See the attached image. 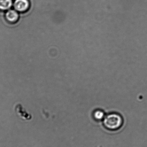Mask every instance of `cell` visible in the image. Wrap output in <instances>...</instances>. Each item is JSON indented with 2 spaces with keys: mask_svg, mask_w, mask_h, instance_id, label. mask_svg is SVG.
<instances>
[{
  "mask_svg": "<svg viewBox=\"0 0 147 147\" xmlns=\"http://www.w3.org/2000/svg\"><path fill=\"white\" fill-rule=\"evenodd\" d=\"M123 119L121 115L112 113L105 116L103 124L105 128L110 130H116L122 126Z\"/></svg>",
  "mask_w": 147,
  "mask_h": 147,
  "instance_id": "cell-1",
  "label": "cell"
},
{
  "mask_svg": "<svg viewBox=\"0 0 147 147\" xmlns=\"http://www.w3.org/2000/svg\"><path fill=\"white\" fill-rule=\"evenodd\" d=\"M29 0H13V7L19 13H23L27 11L30 7Z\"/></svg>",
  "mask_w": 147,
  "mask_h": 147,
  "instance_id": "cell-2",
  "label": "cell"
},
{
  "mask_svg": "<svg viewBox=\"0 0 147 147\" xmlns=\"http://www.w3.org/2000/svg\"><path fill=\"white\" fill-rule=\"evenodd\" d=\"M5 17L8 22L10 23H15L19 20L20 13L14 9H10L5 12Z\"/></svg>",
  "mask_w": 147,
  "mask_h": 147,
  "instance_id": "cell-3",
  "label": "cell"
},
{
  "mask_svg": "<svg viewBox=\"0 0 147 147\" xmlns=\"http://www.w3.org/2000/svg\"><path fill=\"white\" fill-rule=\"evenodd\" d=\"M13 0H0V10L5 11L10 9L13 6Z\"/></svg>",
  "mask_w": 147,
  "mask_h": 147,
  "instance_id": "cell-4",
  "label": "cell"
},
{
  "mask_svg": "<svg viewBox=\"0 0 147 147\" xmlns=\"http://www.w3.org/2000/svg\"><path fill=\"white\" fill-rule=\"evenodd\" d=\"M104 112L100 110L95 111L93 114V117L96 121H102L103 120L105 117Z\"/></svg>",
  "mask_w": 147,
  "mask_h": 147,
  "instance_id": "cell-5",
  "label": "cell"
}]
</instances>
